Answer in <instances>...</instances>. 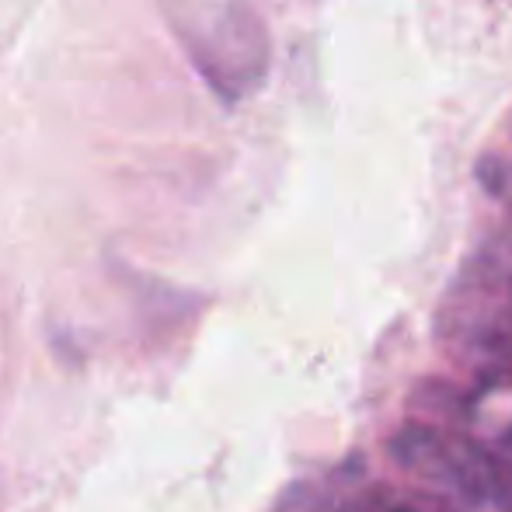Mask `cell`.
Wrapping results in <instances>:
<instances>
[{
	"label": "cell",
	"mask_w": 512,
	"mask_h": 512,
	"mask_svg": "<svg viewBox=\"0 0 512 512\" xmlns=\"http://www.w3.org/2000/svg\"><path fill=\"white\" fill-rule=\"evenodd\" d=\"M161 11L223 105H241L265 88L272 39L251 0H161Z\"/></svg>",
	"instance_id": "6da1fadb"
}]
</instances>
